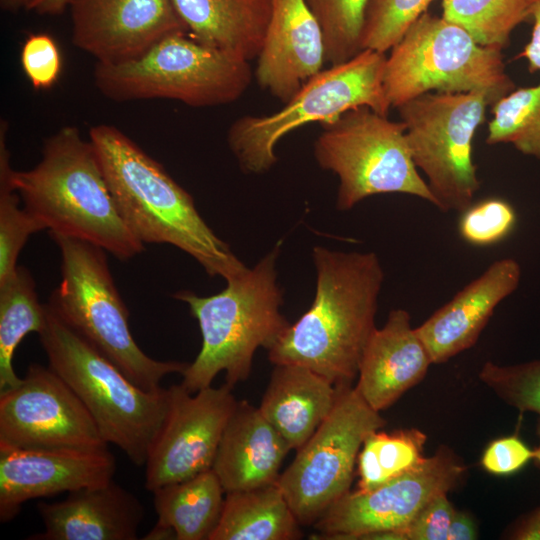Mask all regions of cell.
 <instances>
[{
  "label": "cell",
  "instance_id": "cell-2",
  "mask_svg": "<svg viewBox=\"0 0 540 540\" xmlns=\"http://www.w3.org/2000/svg\"><path fill=\"white\" fill-rule=\"evenodd\" d=\"M88 136L120 216L142 243L175 246L212 277L226 280L247 268L207 225L193 197L124 132L98 124Z\"/></svg>",
  "mask_w": 540,
  "mask_h": 540
},
{
  "label": "cell",
  "instance_id": "cell-39",
  "mask_svg": "<svg viewBox=\"0 0 540 540\" xmlns=\"http://www.w3.org/2000/svg\"><path fill=\"white\" fill-rule=\"evenodd\" d=\"M533 29L531 39L518 57H524L530 72L540 71V0L532 14Z\"/></svg>",
  "mask_w": 540,
  "mask_h": 540
},
{
  "label": "cell",
  "instance_id": "cell-9",
  "mask_svg": "<svg viewBox=\"0 0 540 540\" xmlns=\"http://www.w3.org/2000/svg\"><path fill=\"white\" fill-rule=\"evenodd\" d=\"M383 85L391 108L430 92H483L491 104L514 90L501 49L425 12L390 49Z\"/></svg>",
  "mask_w": 540,
  "mask_h": 540
},
{
  "label": "cell",
  "instance_id": "cell-33",
  "mask_svg": "<svg viewBox=\"0 0 540 540\" xmlns=\"http://www.w3.org/2000/svg\"><path fill=\"white\" fill-rule=\"evenodd\" d=\"M434 0H369L361 34V50H390Z\"/></svg>",
  "mask_w": 540,
  "mask_h": 540
},
{
  "label": "cell",
  "instance_id": "cell-30",
  "mask_svg": "<svg viewBox=\"0 0 540 540\" xmlns=\"http://www.w3.org/2000/svg\"><path fill=\"white\" fill-rule=\"evenodd\" d=\"M488 144L510 143L524 155L540 159V83L512 90L492 107Z\"/></svg>",
  "mask_w": 540,
  "mask_h": 540
},
{
  "label": "cell",
  "instance_id": "cell-31",
  "mask_svg": "<svg viewBox=\"0 0 540 540\" xmlns=\"http://www.w3.org/2000/svg\"><path fill=\"white\" fill-rule=\"evenodd\" d=\"M8 122L0 121V282L17 269L18 256L28 238L45 226L20 207V196L12 187L9 172L12 168L7 146Z\"/></svg>",
  "mask_w": 540,
  "mask_h": 540
},
{
  "label": "cell",
  "instance_id": "cell-4",
  "mask_svg": "<svg viewBox=\"0 0 540 540\" xmlns=\"http://www.w3.org/2000/svg\"><path fill=\"white\" fill-rule=\"evenodd\" d=\"M280 246L281 241L253 268L226 279V287L217 294L201 297L179 291L173 295L188 305L202 335L198 355L182 374L181 384L189 392L211 386L221 371L232 388L246 380L256 350H268L288 327L280 311L283 297L277 283Z\"/></svg>",
  "mask_w": 540,
  "mask_h": 540
},
{
  "label": "cell",
  "instance_id": "cell-26",
  "mask_svg": "<svg viewBox=\"0 0 540 540\" xmlns=\"http://www.w3.org/2000/svg\"><path fill=\"white\" fill-rule=\"evenodd\" d=\"M152 493L156 525L172 529L176 540H210L225 500V491L212 468Z\"/></svg>",
  "mask_w": 540,
  "mask_h": 540
},
{
  "label": "cell",
  "instance_id": "cell-5",
  "mask_svg": "<svg viewBox=\"0 0 540 540\" xmlns=\"http://www.w3.org/2000/svg\"><path fill=\"white\" fill-rule=\"evenodd\" d=\"M46 309L39 338L48 366L79 397L106 443L116 445L134 465L144 466L168 411V388H140L47 303Z\"/></svg>",
  "mask_w": 540,
  "mask_h": 540
},
{
  "label": "cell",
  "instance_id": "cell-11",
  "mask_svg": "<svg viewBox=\"0 0 540 540\" xmlns=\"http://www.w3.org/2000/svg\"><path fill=\"white\" fill-rule=\"evenodd\" d=\"M490 103L483 92H430L397 108L414 164L443 212L462 213L480 188L472 143Z\"/></svg>",
  "mask_w": 540,
  "mask_h": 540
},
{
  "label": "cell",
  "instance_id": "cell-1",
  "mask_svg": "<svg viewBox=\"0 0 540 540\" xmlns=\"http://www.w3.org/2000/svg\"><path fill=\"white\" fill-rule=\"evenodd\" d=\"M316 291L309 309L268 349L274 364H296L335 386H351L376 328L384 271L374 252L313 248Z\"/></svg>",
  "mask_w": 540,
  "mask_h": 540
},
{
  "label": "cell",
  "instance_id": "cell-13",
  "mask_svg": "<svg viewBox=\"0 0 540 540\" xmlns=\"http://www.w3.org/2000/svg\"><path fill=\"white\" fill-rule=\"evenodd\" d=\"M0 448L92 451L108 444L70 386L33 363L18 386L0 392Z\"/></svg>",
  "mask_w": 540,
  "mask_h": 540
},
{
  "label": "cell",
  "instance_id": "cell-36",
  "mask_svg": "<svg viewBox=\"0 0 540 540\" xmlns=\"http://www.w3.org/2000/svg\"><path fill=\"white\" fill-rule=\"evenodd\" d=\"M22 70L35 90L51 88L62 70V58L54 38L46 33L30 34L20 51Z\"/></svg>",
  "mask_w": 540,
  "mask_h": 540
},
{
  "label": "cell",
  "instance_id": "cell-21",
  "mask_svg": "<svg viewBox=\"0 0 540 540\" xmlns=\"http://www.w3.org/2000/svg\"><path fill=\"white\" fill-rule=\"evenodd\" d=\"M432 363L417 329L411 325L409 312L393 309L366 344L355 388L371 408L380 412L420 382Z\"/></svg>",
  "mask_w": 540,
  "mask_h": 540
},
{
  "label": "cell",
  "instance_id": "cell-19",
  "mask_svg": "<svg viewBox=\"0 0 540 540\" xmlns=\"http://www.w3.org/2000/svg\"><path fill=\"white\" fill-rule=\"evenodd\" d=\"M521 274L513 258L494 261L417 327L432 362H446L471 348L495 308L518 288Z\"/></svg>",
  "mask_w": 540,
  "mask_h": 540
},
{
  "label": "cell",
  "instance_id": "cell-14",
  "mask_svg": "<svg viewBox=\"0 0 540 540\" xmlns=\"http://www.w3.org/2000/svg\"><path fill=\"white\" fill-rule=\"evenodd\" d=\"M464 472L453 453L440 448L418 468L373 490L347 492L314 523L320 533L315 538L364 540L382 531L400 533L433 498L454 488Z\"/></svg>",
  "mask_w": 540,
  "mask_h": 540
},
{
  "label": "cell",
  "instance_id": "cell-12",
  "mask_svg": "<svg viewBox=\"0 0 540 540\" xmlns=\"http://www.w3.org/2000/svg\"><path fill=\"white\" fill-rule=\"evenodd\" d=\"M384 425L355 387L340 386L330 414L277 480L301 525L314 524L350 491L366 436Z\"/></svg>",
  "mask_w": 540,
  "mask_h": 540
},
{
  "label": "cell",
  "instance_id": "cell-42",
  "mask_svg": "<svg viewBox=\"0 0 540 540\" xmlns=\"http://www.w3.org/2000/svg\"><path fill=\"white\" fill-rule=\"evenodd\" d=\"M70 0H34L27 11L38 15H59L68 9Z\"/></svg>",
  "mask_w": 540,
  "mask_h": 540
},
{
  "label": "cell",
  "instance_id": "cell-8",
  "mask_svg": "<svg viewBox=\"0 0 540 540\" xmlns=\"http://www.w3.org/2000/svg\"><path fill=\"white\" fill-rule=\"evenodd\" d=\"M386 55L364 49L311 77L284 106L268 115H245L228 129L227 142L240 168L262 174L277 162L275 148L290 132L330 122L358 107L388 116L383 76Z\"/></svg>",
  "mask_w": 540,
  "mask_h": 540
},
{
  "label": "cell",
  "instance_id": "cell-45",
  "mask_svg": "<svg viewBox=\"0 0 540 540\" xmlns=\"http://www.w3.org/2000/svg\"><path fill=\"white\" fill-rule=\"evenodd\" d=\"M537 435L539 437V445L538 447L535 449V452H536V455H535V459L537 461V463L539 464L540 466V419L538 421V425H537Z\"/></svg>",
  "mask_w": 540,
  "mask_h": 540
},
{
  "label": "cell",
  "instance_id": "cell-15",
  "mask_svg": "<svg viewBox=\"0 0 540 540\" xmlns=\"http://www.w3.org/2000/svg\"><path fill=\"white\" fill-rule=\"evenodd\" d=\"M226 383L195 393L168 388L166 417L145 462V488L153 491L212 468L223 432L238 401Z\"/></svg>",
  "mask_w": 540,
  "mask_h": 540
},
{
  "label": "cell",
  "instance_id": "cell-20",
  "mask_svg": "<svg viewBox=\"0 0 540 540\" xmlns=\"http://www.w3.org/2000/svg\"><path fill=\"white\" fill-rule=\"evenodd\" d=\"M44 530L29 540H135L144 507L113 482L68 493L57 502H39Z\"/></svg>",
  "mask_w": 540,
  "mask_h": 540
},
{
  "label": "cell",
  "instance_id": "cell-28",
  "mask_svg": "<svg viewBox=\"0 0 540 540\" xmlns=\"http://www.w3.org/2000/svg\"><path fill=\"white\" fill-rule=\"evenodd\" d=\"M426 435L415 428L370 432L357 458L358 491H370L408 473L426 460Z\"/></svg>",
  "mask_w": 540,
  "mask_h": 540
},
{
  "label": "cell",
  "instance_id": "cell-24",
  "mask_svg": "<svg viewBox=\"0 0 540 540\" xmlns=\"http://www.w3.org/2000/svg\"><path fill=\"white\" fill-rule=\"evenodd\" d=\"M196 40L250 61L257 58L272 14V0H172Z\"/></svg>",
  "mask_w": 540,
  "mask_h": 540
},
{
  "label": "cell",
  "instance_id": "cell-43",
  "mask_svg": "<svg viewBox=\"0 0 540 540\" xmlns=\"http://www.w3.org/2000/svg\"><path fill=\"white\" fill-rule=\"evenodd\" d=\"M143 539L146 540H176L175 533L172 529L158 526L155 524V526L151 529L149 533L143 537Z\"/></svg>",
  "mask_w": 540,
  "mask_h": 540
},
{
  "label": "cell",
  "instance_id": "cell-25",
  "mask_svg": "<svg viewBox=\"0 0 540 540\" xmlns=\"http://www.w3.org/2000/svg\"><path fill=\"white\" fill-rule=\"evenodd\" d=\"M300 523L277 482L226 493L210 540H295Z\"/></svg>",
  "mask_w": 540,
  "mask_h": 540
},
{
  "label": "cell",
  "instance_id": "cell-27",
  "mask_svg": "<svg viewBox=\"0 0 540 540\" xmlns=\"http://www.w3.org/2000/svg\"><path fill=\"white\" fill-rule=\"evenodd\" d=\"M46 303H40L30 271L18 265L0 282V392L18 386L22 378L13 368V356L23 338L38 334L46 322Z\"/></svg>",
  "mask_w": 540,
  "mask_h": 540
},
{
  "label": "cell",
  "instance_id": "cell-23",
  "mask_svg": "<svg viewBox=\"0 0 540 540\" xmlns=\"http://www.w3.org/2000/svg\"><path fill=\"white\" fill-rule=\"evenodd\" d=\"M340 386L301 365L278 364L259 409L290 449L298 450L332 411Z\"/></svg>",
  "mask_w": 540,
  "mask_h": 540
},
{
  "label": "cell",
  "instance_id": "cell-37",
  "mask_svg": "<svg viewBox=\"0 0 540 540\" xmlns=\"http://www.w3.org/2000/svg\"><path fill=\"white\" fill-rule=\"evenodd\" d=\"M455 511L447 493L436 496L400 532L403 540H447Z\"/></svg>",
  "mask_w": 540,
  "mask_h": 540
},
{
  "label": "cell",
  "instance_id": "cell-41",
  "mask_svg": "<svg viewBox=\"0 0 540 540\" xmlns=\"http://www.w3.org/2000/svg\"><path fill=\"white\" fill-rule=\"evenodd\" d=\"M510 538L517 540H540V506L516 526Z\"/></svg>",
  "mask_w": 540,
  "mask_h": 540
},
{
  "label": "cell",
  "instance_id": "cell-3",
  "mask_svg": "<svg viewBox=\"0 0 540 540\" xmlns=\"http://www.w3.org/2000/svg\"><path fill=\"white\" fill-rule=\"evenodd\" d=\"M24 208L49 232L93 243L120 260L141 254L142 243L116 207L97 153L80 130L63 126L47 137L32 169H10Z\"/></svg>",
  "mask_w": 540,
  "mask_h": 540
},
{
  "label": "cell",
  "instance_id": "cell-7",
  "mask_svg": "<svg viewBox=\"0 0 540 540\" xmlns=\"http://www.w3.org/2000/svg\"><path fill=\"white\" fill-rule=\"evenodd\" d=\"M252 76L249 61L186 31L162 38L133 59L96 62L93 69L95 87L111 101L169 99L197 108L237 101Z\"/></svg>",
  "mask_w": 540,
  "mask_h": 540
},
{
  "label": "cell",
  "instance_id": "cell-35",
  "mask_svg": "<svg viewBox=\"0 0 540 540\" xmlns=\"http://www.w3.org/2000/svg\"><path fill=\"white\" fill-rule=\"evenodd\" d=\"M516 213L505 200L486 199L469 206L459 220V233L468 243L489 246L504 239L514 228Z\"/></svg>",
  "mask_w": 540,
  "mask_h": 540
},
{
  "label": "cell",
  "instance_id": "cell-22",
  "mask_svg": "<svg viewBox=\"0 0 540 540\" xmlns=\"http://www.w3.org/2000/svg\"><path fill=\"white\" fill-rule=\"evenodd\" d=\"M290 447L259 407L238 401L223 432L212 470L225 494L277 482Z\"/></svg>",
  "mask_w": 540,
  "mask_h": 540
},
{
  "label": "cell",
  "instance_id": "cell-17",
  "mask_svg": "<svg viewBox=\"0 0 540 540\" xmlns=\"http://www.w3.org/2000/svg\"><path fill=\"white\" fill-rule=\"evenodd\" d=\"M116 461L106 449L0 448V521L13 520L32 499L98 486L113 480Z\"/></svg>",
  "mask_w": 540,
  "mask_h": 540
},
{
  "label": "cell",
  "instance_id": "cell-16",
  "mask_svg": "<svg viewBox=\"0 0 540 540\" xmlns=\"http://www.w3.org/2000/svg\"><path fill=\"white\" fill-rule=\"evenodd\" d=\"M72 43L99 63L133 59L187 29L172 0H70Z\"/></svg>",
  "mask_w": 540,
  "mask_h": 540
},
{
  "label": "cell",
  "instance_id": "cell-10",
  "mask_svg": "<svg viewBox=\"0 0 540 540\" xmlns=\"http://www.w3.org/2000/svg\"><path fill=\"white\" fill-rule=\"evenodd\" d=\"M314 143L318 165L339 179L336 206L349 210L378 194L436 200L411 156L402 121H392L369 107H358L321 123Z\"/></svg>",
  "mask_w": 540,
  "mask_h": 540
},
{
  "label": "cell",
  "instance_id": "cell-29",
  "mask_svg": "<svg viewBox=\"0 0 540 540\" xmlns=\"http://www.w3.org/2000/svg\"><path fill=\"white\" fill-rule=\"evenodd\" d=\"M538 0H442V17L479 45L503 49L512 31L532 18Z\"/></svg>",
  "mask_w": 540,
  "mask_h": 540
},
{
  "label": "cell",
  "instance_id": "cell-18",
  "mask_svg": "<svg viewBox=\"0 0 540 540\" xmlns=\"http://www.w3.org/2000/svg\"><path fill=\"white\" fill-rule=\"evenodd\" d=\"M326 63L321 27L305 0H272V14L257 56L260 87L288 102Z\"/></svg>",
  "mask_w": 540,
  "mask_h": 540
},
{
  "label": "cell",
  "instance_id": "cell-32",
  "mask_svg": "<svg viewBox=\"0 0 540 540\" xmlns=\"http://www.w3.org/2000/svg\"><path fill=\"white\" fill-rule=\"evenodd\" d=\"M324 39L326 63L339 64L361 51L360 42L369 0H305Z\"/></svg>",
  "mask_w": 540,
  "mask_h": 540
},
{
  "label": "cell",
  "instance_id": "cell-6",
  "mask_svg": "<svg viewBox=\"0 0 540 540\" xmlns=\"http://www.w3.org/2000/svg\"><path fill=\"white\" fill-rule=\"evenodd\" d=\"M49 235L61 254V281L47 302L53 312L146 391L162 388L168 374H183L188 364L151 358L134 340L106 251L76 237Z\"/></svg>",
  "mask_w": 540,
  "mask_h": 540
},
{
  "label": "cell",
  "instance_id": "cell-34",
  "mask_svg": "<svg viewBox=\"0 0 540 540\" xmlns=\"http://www.w3.org/2000/svg\"><path fill=\"white\" fill-rule=\"evenodd\" d=\"M479 378L510 406L540 416V360L509 366L487 361Z\"/></svg>",
  "mask_w": 540,
  "mask_h": 540
},
{
  "label": "cell",
  "instance_id": "cell-44",
  "mask_svg": "<svg viewBox=\"0 0 540 540\" xmlns=\"http://www.w3.org/2000/svg\"><path fill=\"white\" fill-rule=\"evenodd\" d=\"M34 0H0L2 10L10 13L18 12L22 9L27 10Z\"/></svg>",
  "mask_w": 540,
  "mask_h": 540
},
{
  "label": "cell",
  "instance_id": "cell-38",
  "mask_svg": "<svg viewBox=\"0 0 540 540\" xmlns=\"http://www.w3.org/2000/svg\"><path fill=\"white\" fill-rule=\"evenodd\" d=\"M536 452L517 435L502 437L492 441L484 450L481 465L495 475H510L521 470Z\"/></svg>",
  "mask_w": 540,
  "mask_h": 540
},
{
  "label": "cell",
  "instance_id": "cell-40",
  "mask_svg": "<svg viewBox=\"0 0 540 540\" xmlns=\"http://www.w3.org/2000/svg\"><path fill=\"white\" fill-rule=\"evenodd\" d=\"M477 538L476 527L470 516L461 511H455L451 521L447 540H473Z\"/></svg>",
  "mask_w": 540,
  "mask_h": 540
}]
</instances>
